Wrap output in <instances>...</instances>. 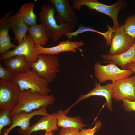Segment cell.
<instances>
[{
  "label": "cell",
  "instance_id": "2e32d148",
  "mask_svg": "<svg viewBox=\"0 0 135 135\" xmlns=\"http://www.w3.org/2000/svg\"><path fill=\"white\" fill-rule=\"evenodd\" d=\"M84 45L82 41L70 42L69 40L60 42L57 45L52 47L46 48L36 44V50L39 54H43L46 55H55L62 52H77L76 49Z\"/></svg>",
  "mask_w": 135,
  "mask_h": 135
},
{
  "label": "cell",
  "instance_id": "d4e9b609",
  "mask_svg": "<svg viewBox=\"0 0 135 135\" xmlns=\"http://www.w3.org/2000/svg\"><path fill=\"white\" fill-rule=\"evenodd\" d=\"M34 5L32 6L28 10L24 17V22L28 27L37 24L36 22L37 16L34 12Z\"/></svg>",
  "mask_w": 135,
  "mask_h": 135
},
{
  "label": "cell",
  "instance_id": "83f0119b",
  "mask_svg": "<svg viewBox=\"0 0 135 135\" xmlns=\"http://www.w3.org/2000/svg\"><path fill=\"white\" fill-rule=\"evenodd\" d=\"M59 135H80V130L76 128L62 127Z\"/></svg>",
  "mask_w": 135,
  "mask_h": 135
},
{
  "label": "cell",
  "instance_id": "ffe728a7",
  "mask_svg": "<svg viewBox=\"0 0 135 135\" xmlns=\"http://www.w3.org/2000/svg\"><path fill=\"white\" fill-rule=\"evenodd\" d=\"M56 113L58 127L74 128L80 130L86 126L83 123L82 119L79 116L68 117L62 110L58 111Z\"/></svg>",
  "mask_w": 135,
  "mask_h": 135
},
{
  "label": "cell",
  "instance_id": "8992f818",
  "mask_svg": "<svg viewBox=\"0 0 135 135\" xmlns=\"http://www.w3.org/2000/svg\"><path fill=\"white\" fill-rule=\"evenodd\" d=\"M20 92L18 85L14 81L0 80V110L11 112L18 103Z\"/></svg>",
  "mask_w": 135,
  "mask_h": 135
},
{
  "label": "cell",
  "instance_id": "ba28073f",
  "mask_svg": "<svg viewBox=\"0 0 135 135\" xmlns=\"http://www.w3.org/2000/svg\"><path fill=\"white\" fill-rule=\"evenodd\" d=\"M36 44L28 34L26 35L21 43L12 50H9L1 55L0 61L17 55H22L31 63L36 62L39 54L36 50Z\"/></svg>",
  "mask_w": 135,
  "mask_h": 135
},
{
  "label": "cell",
  "instance_id": "4dcf8cb0",
  "mask_svg": "<svg viewBox=\"0 0 135 135\" xmlns=\"http://www.w3.org/2000/svg\"><path fill=\"white\" fill-rule=\"evenodd\" d=\"M54 132L53 131L50 132H46L43 135H53Z\"/></svg>",
  "mask_w": 135,
  "mask_h": 135
},
{
  "label": "cell",
  "instance_id": "f1b7e54d",
  "mask_svg": "<svg viewBox=\"0 0 135 135\" xmlns=\"http://www.w3.org/2000/svg\"><path fill=\"white\" fill-rule=\"evenodd\" d=\"M123 102L122 106L125 110L128 112H135V100L132 101L127 99L124 98L122 100Z\"/></svg>",
  "mask_w": 135,
  "mask_h": 135
},
{
  "label": "cell",
  "instance_id": "5b68a950",
  "mask_svg": "<svg viewBox=\"0 0 135 135\" xmlns=\"http://www.w3.org/2000/svg\"><path fill=\"white\" fill-rule=\"evenodd\" d=\"M60 66L57 56L41 54L36 62L31 63V68L39 77L50 83L60 72Z\"/></svg>",
  "mask_w": 135,
  "mask_h": 135
},
{
  "label": "cell",
  "instance_id": "277c9868",
  "mask_svg": "<svg viewBox=\"0 0 135 135\" xmlns=\"http://www.w3.org/2000/svg\"><path fill=\"white\" fill-rule=\"evenodd\" d=\"M14 81L18 85L20 92L30 90L32 93L46 96L50 91L48 87L50 83L31 69L17 74Z\"/></svg>",
  "mask_w": 135,
  "mask_h": 135
},
{
  "label": "cell",
  "instance_id": "44dd1931",
  "mask_svg": "<svg viewBox=\"0 0 135 135\" xmlns=\"http://www.w3.org/2000/svg\"><path fill=\"white\" fill-rule=\"evenodd\" d=\"M28 31V34L36 44L43 46L48 40L49 38L46 30L41 24L29 27Z\"/></svg>",
  "mask_w": 135,
  "mask_h": 135
},
{
  "label": "cell",
  "instance_id": "3957f363",
  "mask_svg": "<svg viewBox=\"0 0 135 135\" xmlns=\"http://www.w3.org/2000/svg\"><path fill=\"white\" fill-rule=\"evenodd\" d=\"M72 6L74 9L79 11L82 6H86L91 10H95L108 16L112 20L113 28L115 31L120 26L118 20L119 11L127 6L126 1L118 0L113 4L108 5L99 2L97 0H73Z\"/></svg>",
  "mask_w": 135,
  "mask_h": 135
},
{
  "label": "cell",
  "instance_id": "ac0fdd59",
  "mask_svg": "<svg viewBox=\"0 0 135 135\" xmlns=\"http://www.w3.org/2000/svg\"><path fill=\"white\" fill-rule=\"evenodd\" d=\"M100 57L104 61V64H114L120 66L122 69H125L127 64L135 62V43L129 49L122 53L115 55L102 54Z\"/></svg>",
  "mask_w": 135,
  "mask_h": 135
},
{
  "label": "cell",
  "instance_id": "cb8c5ba5",
  "mask_svg": "<svg viewBox=\"0 0 135 135\" xmlns=\"http://www.w3.org/2000/svg\"><path fill=\"white\" fill-rule=\"evenodd\" d=\"M88 32H95L103 36L104 34V33L100 32L90 27L85 26L82 24H80L76 30L74 32H68L65 36L68 37L69 39H71L73 36L76 37L79 34Z\"/></svg>",
  "mask_w": 135,
  "mask_h": 135
},
{
  "label": "cell",
  "instance_id": "1f68e13d",
  "mask_svg": "<svg viewBox=\"0 0 135 135\" xmlns=\"http://www.w3.org/2000/svg\"><path fill=\"white\" fill-rule=\"evenodd\" d=\"M134 4H135V2H134Z\"/></svg>",
  "mask_w": 135,
  "mask_h": 135
},
{
  "label": "cell",
  "instance_id": "4fadbf2b",
  "mask_svg": "<svg viewBox=\"0 0 135 135\" xmlns=\"http://www.w3.org/2000/svg\"><path fill=\"white\" fill-rule=\"evenodd\" d=\"M46 107H43L30 113L22 112L14 115L11 117L12 124L8 128H4L2 130L1 135H8L10 132L16 126L20 127L18 131L27 130L30 126V120L32 117L37 115L44 116L48 114L46 112Z\"/></svg>",
  "mask_w": 135,
  "mask_h": 135
},
{
  "label": "cell",
  "instance_id": "7402d4cb",
  "mask_svg": "<svg viewBox=\"0 0 135 135\" xmlns=\"http://www.w3.org/2000/svg\"><path fill=\"white\" fill-rule=\"evenodd\" d=\"M123 28L126 34L135 40V14L127 18L123 24Z\"/></svg>",
  "mask_w": 135,
  "mask_h": 135
},
{
  "label": "cell",
  "instance_id": "9c48e42d",
  "mask_svg": "<svg viewBox=\"0 0 135 135\" xmlns=\"http://www.w3.org/2000/svg\"><path fill=\"white\" fill-rule=\"evenodd\" d=\"M112 98L117 101L135 100V76L112 82Z\"/></svg>",
  "mask_w": 135,
  "mask_h": 135
},
{
  "label": "cell",
  "instance_id": "603a6c76",
  "mask_svg": "<svg viewBox=\"0 0 135 135\" xmlns=\"http://www.w3.org/2000/svg\"><path fill=\"white\" fill-rule=\"evenodd\" d=\"M11 111L7 110H0V134L2 135L3 128L6 126H10L12 120L10 116Z\"/></svg>",
  "mask_w": 135,
  "mask_h": 135
},
{
  "label": "cell",
  "instance_id": "e0dca14e",
  "mask_svg": "<svg viewBox=\"0 0 135 135\" xmlns=\"http://www.w3.org/2000/svg\"><path fill=\"white\" fill-rule=\"evenodd\" d=\"M12 11L7 12L0 18V54L3 55L10 49L15 48L17 46L10 41L11 38L9 35L10 28L9 20L12 14Z\"/></svg>",
  "mask_w": 135,
  "mask_h": 135
},
{
  "label": "cell",
  "instance_id": "6da1fadb",
  "mask_svg": "<svg viewBox=\"0 0 135 135\" xmlns=\"http://www.w3.org/2000/svg\"><path fill=\"white\" fill-rule=\"evenodd\" d=\"M53 4L48 1L40 8L38 21L45 28L49 38L54 42L58 41L63 35L72 32L75 25L69 24H58L54 17L56 10Z\"/></svg>",
  "mask_w": 135,
  "mask_h": 135
},
{
  "label": "cell",
  "instance_id": "7c38bea8",
  "mask_svg": "<svg viewBox=\"0 0 135 135\" xmlns=\"http://www.w3.org/2000/svg\"><path fill=\"white\" fill-rule=\"evenodd\" d=\"M135 43V40L125 32L123 24L120 26L115 30L112 38L109 54L115 55L122 53L131 48Z\"/></svg>",
  "mask_w": 135,
  "mask_h": 135
},
{
  "label": "cell",
  "instance_id": "30bf717a",
  "mask_svg": "<svg viewBox=\"0 0 135 135\" xmlns=\"http://www.w3.org/2000/svg\"><path fill=\"white\" fill-rule=\"evenodd\" d=\"M34 2L25 3L21 6L17 13L12 16L9 20L10 29L14 35V40L20 44L26 34L28 26L24 23V16L28 10L34 5Z\"/></svg>",
  "mask_w": 135,
  "mask_h": 135
},
{
  "label": "cell",
  "instance_id": "8fae6325",
  "mask_svg": "<svg viewBox=\"0 0 135 135\" xmlns=\"http://www.w3.org/2000/svg\"><path fill=\"white\" fill-rule=\"evenodd\" d=\"M54 7L57 15L55 18L58 24L66 23L75 25L79 22L78 18L69 0H48Z\"/></svg>",
  "mask_w": 135,
  "mask_h": 135
},
{
  "label": "cell",
  "instance_id": "f546056e",
  "mask_svg": "<svg viewBox=\"0 0 135 135\" xmlns=\"http://www.w3.org/2000/svg\"><path fill=\"white\" fill-rule=\"evenodd\" d=\"M125 69L130 70L135 74V62L128 64L126 65Z\"/></svg>",
  "mask_w": 135,
  "mask_h": 135
},
{
  "label": "cell",
  "instance_id": "9a60e30c",
  "mask_svg": "<svg viewBox=\"0 0 135 135\" xmlns=\"http://www.w3.org/2000/svg\"><path fill=\"white\" fill-rule=\"evenodd\" d=\"M56 113H54L43 116L39 120L24 131H18L22 135H31L34 132L44 130L46 132H50L57 130L58 129Z\"/></svg>",
  "mask_w": 135,
  "mask_h": 135
},
{
  "label": "cell",
  "instance_id": "5bb4252c",
  "mask_svg": "<svg viewBox=\"0 0 135 135\" xmlns=\"http://www.w3.org/2000/svg\"><path fill=\"white\" fill-rule=\"evenodd\" d=\"M95 87L89 92L85 95L80 94L77 100L67 109L64 111L66 114L74 105L81 101L93 96H99L104 97L106 100V106L111 112L112 111V84L108 83L104 86H101L98 82H96Z\"/></svg>",
  "mask_w": 135,
  "mask_h": 135
},
{
  "label": "cell",
  "instance_id": "52a82bcc",
  "mask_svg": "<svg viewBox=\"0 0 135 135\" xmlns=\"http://www.w3.org/2000/svg\"><path fill=\"white\" fill-rule=\"evenodd\" d=\"M94 69L95 76L99 84L107 80L113 82L128 77L133 73L129 69H120L114 64L110 63L103 65L98 62L95 64Z\"/></svg>",
  "mask_w": 135,
  "mask_h": 135
},
{
  "label": "cell",
  "instance_id": "d6986e66",
  "mask_svg": "<svg viewBox=\"0 0 135 135\" xmlns=\"http://www.w3.org/2000/svg\"><path fill=\"white\" fill-rule=\"evenodd\" d=\"M3 64L10 72L16 75L31 68V63L22 55H17L4 60Z\"/></svg>",
  "mask_w": 135,
  "mask_h": 135
},
{
  "label": "cell",
  "instance_id": "7a4b0ae2",
  "mask_svg": "<svg viewBox=\"0 0 135 135\" xmlns=\"http://www.w3.org/2000/svg\"><path fill=\"white\" fill-rule=\"evenodd\" d=\"M55 99L52 95L42 96L37 93H33L30 90L20 92L18 103L10 112V117L22 112L27 113L47 107L54 103Z\"/></svg>",
  "mask_w": 135,
  "mask_h": 135
},
{
  "label": "cell",
  "instance_id": "4316f807",
  "mask_svg": "<svg viewBox=\"0 0 135 135\" xmlns=\"http://www.w3.org/2000/svg\"><path fill=\"white\" fill-rule=\"evenodd\" d=\"M102 124L101 122L98 120L95 123L94 126L92 128L85 129L82 128L80 130V135H94L101 128Z\"/></svg>",
  "mask_w": 135,
  "mask_h": 135
},
{
  "label": "cell",
  "instance_id": "484cf974",
  "mask_svg": "<svg viewBox=\"0 0 135 135\" xmlns=\"http://www.w3.org/2000/svg\"><path fill=\"white\" fill-rule=\"evenodd\" d=\"M16 75L3 67L0 64V80L14 81Z\"/></svg>",
  "mask_w": 135,
  "mask_h": 135
}]
</instances>
